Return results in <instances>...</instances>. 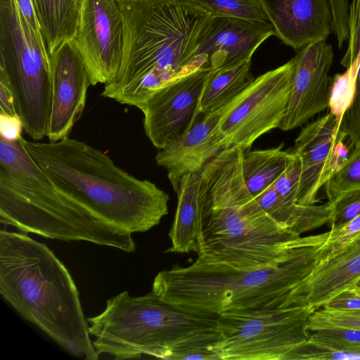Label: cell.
<instances>
[{
	"mask_svg": "<svg viewBox=\"0 0 360 360\" xmlns=\"http://www.w3.org/2000/svg\"><path fill=\"white\" fill-rule=\"evenodd\" d=\"M243 152L227 148L201 170L204 210L197 255L205 262L250 269L287 260L319 234L301 237L266 213L245 184Z\"/></svg>",
	"mask_w": 360,
	"mask_h": 360,
	"instance_id": "1",
	"label": "cell"
},
{
	"mask_svg": "<svg viewBox=\"0 0 360 360\" xmlns=\"http://www.w3.org/2000/svg\"><path fill=\"white\" fill-rule=\"evenodd\" d=\"M123 20L120 67L101 96L138 108L199 68L192 60L212 14L193 0H117Z\"/></svg>",
	"mask_w": 360,
	"mask_h": 360,
	"instance_id": "2",
	"label": "cell"
},
{
	"mask_svg": "<svg viewBox=\"0 0 360 360\" xmlns=\"http://www.w3.org/2000/svg\"><path fill=\"white\" fill-rule=\"evenodd\" d=\"M22 142L60 193L122 233L147 231L168 213L167 193L83 141L66 137L41 143L22 137Z\"/></svg>",
	"mask_w": 360,
	"mask_h": 360,
	"instance_id": "3",
	"label": "cell"
},
{
	"mask_svg": "<svg viewBox=\"0 0 360 360\" xmlns=\"http://www.w3.org/2000/svg\"><path fill=\"white\" fill-rule=\"evenodd\" d=\"M0 294L70 354L99 358L75 281L46 244L21 231L1 230Z\"/></svg>",
	"mask_w": 360,
	"mask_h": 360,
	"instance_id": "4",
	"label": "cell"
},
{
	"mask_svg": "<svg viewBox=\"0 0 360 360\" xmlns=\"http://www.w3.org/2000/svg\"><path fill=\"white\" fill-rule=\"evenodd\" d=\"M326 232L300 248L287 260L243 269L200 258L174 266L155 277L152 292L164 302L198 315L218 316L230 311L296 304L295 288L312 271Z\"/></svg>",
	"mask_w": 360,
	"mask_h": 360,
	"instance_id": "5",
	"label": "cell"
},
{
	"mask_svg": "<svg viewBox=\"0 0 360 360\" xmlns=\"http://www.w3.org/2000/svg\"><path fill=\"white\" fill-rule=\"evenodd\" d=\"M22 138L15 141L0 138L1 223L46 238L83 240L134 252L131 234L101 221L55 188Z\"/></svg>",
	"mask_w": 360,
	"mask_h": 360,
	"instance_id": "6",
	"label": "cell"
},
{
	"mask_svg": "<svg viewBox=\"0 0 360 360\" xmlns=\"http://www.w3.org/2000/svg\"><path fill=\"white\" fill-rule=\"evenodd\" d=\"M217 318L180 309L152 291L139 297L124 291L108 300L103 312L87 321L98 356L167 359L176 346L214 330Z\"/></svg>",
	"mask_w": 360,
	"mask_h": 360,
	"instance_id": "7",
	"label": "cell"
},
{
	"mask_svg": "<svg viewBox=\"0 0 360 360\" xmlns=\"http://www.w3.org/2000/svg\"><path fill=\"white\" fill-rule=\"evenodd\" d=\"M0 73L13 91L25 132L46 136L52 102L51 57L15 0H0Z\"/></svg>",
	"mask_w": 360,
	"mask_h": 360,
	"instance_id": "8",
	"label": "cell"
},
{
	"mask_svg": "<svg viewBox=\"0 0 360 360\" xmlns=\"http://www.w3.org/2000/svg\"><path fill=\"white\" fill-rule=\"evenodd\" d=\"M311 306L283 304L230 311L217 318L215 350L220 360H290L309 337Z\"/></svg>",
	"mask_w": 360,
	"mask_h": 360,
	"instance_id": "9",
	"label": "cell"
},
{
	"mask_svg": "<svg viewBox=\"0 0 360 360\" xmlns=\"http://www.w3.org/2000/svg\"><path fill=\"white\" fill-rule=\"evenodd\" d=\"M293 69L292 58L261 75L221 117L218 129L228 148L248 150L262 135L281 127L287 111Z\"/></svg>",
	"mask_w": 360,
	"mask_h": 360,
	"instance_id": "10",
	"label": "cell"
},
{
	"mask_svg": "<svg viewBox=\"0 0 360 360\" xmlns=\"http://www.w3.org/2000/svg\"><path fill=\"white\" fill-rule=\"evenodd\" d=\"M89 72L92 86L117 75L124 46V27L117 0H81L72 40Z\"/></svg>",
	"mask_w": 360,
	"mask_h": 360,
	"instance_id": "11",
	"label": "cell"
},
{
	"mask_svg": "<svg viewBox=\"0 0 360 360\" xmlns=\"http://www.w3.org/2000/svg\"><path fill=\"white\" fill-rule=\"evenodd\" d=\"M212 72L199 69L171 82L139 108L145 133L158 150L185 134L198 119L200 96Z\"/></svg>",
	"mask_w": 360,
	"mask_h": 360,
	"instance_id": "12",
	"label": "cell"
},
{
	"mask_svg": "<svg viewBox=\"0 0 360 360\" xmlns=\"http://www.w3.org/2000/svg\"><path fill=\"white\" fill-rule=\"evenodd\" d=\"M294 69L285 116L281 129L302 126L329 107L333 77L329 75L333 60L332 46L326 39L307 44L292 58Z\"/></svg>",
	"mask_w": 360,
	"mask_h": 360,
	"instance_id": "13",
	"label": "cell"
},
{
	"mask_svg": "<svg viewBox=\"0 0 360 360\" xmlns=\"http://www.w3.org/2000/svg\"><path fill=\"white\" fill-rule=\"evenodd\" d=\"M274 29L269 22L212 15L198 40L192 60L199 69L219 71L252 56Z\"/></svg>",
	"mask_w": 360,
	"mask_h": 360,
	"instance_id": "14",
	"label": "cell"
},
{
	"mask_svg": "<svg viewBox=\"0 0 360 360\" xmlns=\"http://www.w3.org/2000/svg\"><path fill=\"white\" fill-rule=\"evenodd\" d=\"M52 102L46 136L56 141L69 136L81 117L88 88L92 86L85 61L72 40L62 44L51 57Z\"/></svg>",
	"mask_w": 360,
	"mask_h": 360,
	"instance_id": "15",
	"label": "cell"
},
{
	"mask_svg": "<svg viewBox=\"0 0 360 360\" xmlns=\"http://www.w3.org/2000/svg\"><path fill=\"white\" fill-rule=\"evenodd\" d=\"M242 93L217 111L202 114L185 134L158 150L156 162L167 171L175 193L184 175L200 172L228 148L218 125L221 117L238 101Z\"/></svg>",
	"mask_w": 360,
	"mask_h": 360,
	"instance_id": "16",
	"label": "cell"
},
{
	"mask_svg": "<svg viewBox=\"0 0 360 360\" xmlns=\"http://www.w3.org/2000/svg\"><path fill=\"white\" fill-rule=\"evenodd\" d=\"M274 35L298 51L333 32L329 0H259Z\"/></svg>",
	"mask_w": 360,
	"mask_h": 360,
	"instance_id": "17",
	"label": "cell"
},
{
	"mask_svg": "<svg viewBox=\"0 0 360 360\" xmlns=\"http://www.w3.org/2000/svg\"><path fill=\"white\" fill-rule=\"evenodd\" d=\"M339 123L331 112L305 126L291 150L301 160L297 203L315 205L321 188L330 178L329 162Z\"/></svg>",
	"mask_w": 360,
	"mask_h": 360,
	"instance_id": "18",
	"label": "cell"
},
{
	"mask_svg": "<svg viewBox=\"0 0 360 360\" xmlns=\"http://www.w3.org/2000/svg\"><path fill=\"white\" fill-rule=\"evenodd\" d=\"M360 280V231L326 259L317 262L295 288L293 297L301 305L315 310Z\"/></svg>",
	"mask_w": 360,
	"mask_h": 360,
	"instance_id": "19",
	"label": "cell"
},
{
	"mask_svg": "<svg viewBox=\"0 0 360 360\" xmlns=\"http://www.w3.org/2000/svg\"><path fill=\"white\" fill-rule=\"evenodd\" d=\"M176 193L177 206L168 233L172 246L166 252L198 253L204 210V184L201 171L184 175Z\"/></svg>",
	"mask_w": 360,
	"mask_h": 360,
	"instance_id": "20",
	"label": "cell"
},
{
	"mask_svg": "<svg viewBox=\"0 0 360 360\" xmlns=\"http://www.w3.org/2000/svg\"><path fill=\"white\" fill-rule=\"evenodd\" d=\"M255 198L278 225L299 235L328 224L330 218L329 202L321 205L288 202L277 193L273 184Z\"/></svg>",
	"mask_w": 360,
	"mask_h": 360,
	"instance_id": "21",
	"label": "cell"
},
{
	"mask_svg": "<svg viewBox=\"0 0 360 360\" xmlns=\"http://www.w3.org/2000/svg\"><path fill=\"white\" fill-rule=\"evenodd\" d=\"M81 0H33L50 57L64 42L73 40Z\"/></svg>",
	"mask_w": 360,
	"mask_h": 360,
	"instance_id": "22",
	"label": "cell"
},
{
	"mask_svg": "<svg viewBox=\"0 0 360 360\" xmlns=\"http://www.w3.org/2000/svg\"><path fill=\"white\" fill-rule=\"evenodd\" d=\"M250 66L251 59L231 68L212 71L200 96L198 114L217 111L247 89L255 79Z\"/></svg>",
	"mask_w": 360,
	"mask_h": 360,
	"instance_id": "23",
	"label": "cell"
},
{
	"mask_svg": "<svg viewBox=\"0 0 360 360\" xmlns=\"http://www.w3.org/2000/svg\"><path fill=\"white\" fill-rule=\"evenodd\" d=\"M278 147L256 150H244L242 168L245 184L255 197L273 184L293 158L292 151Z\"/></svg>",
	"mask_w": 360,
	"mask_h": 360,
	"instance_id": "24",
	"label": "cell"
},
{
	"mask_svg": "<svg viewBox=\"0 0 360 360\" xmlns=\"http://www.w3.org/2000/svg\"><path fill=\"white\" fill-rule=\"evenodd\" d=\"M214 16L269 22L259 0H193Z\"/></svg>",
	"mask_w": 360,
	"mask_h": 360,
	"instance_id": "25",
	"label": "cell"
},
{
	"mask_svg": "<svg viewBox=\"0 0 360 360\" xmlns=\"http://www.w3.org/2000/svg\"><path fill=\"white\" fill-rule=\"evenodd\" d=\"M360 61V52L345 72L333 77L329 108L340 123L352 104L355 93L356 73Z\"/></svg>",
	"mask_w": 360,
	"mask_h": 360,
	"instance_id": "26",
	"label": "cell"
},
{
	"mask_svg": "<svg viewBox=\"0 0 360 360\" xmlns=\"http://www.w3.org/2000/svg\"><path fill=\"white\" fill-rule=\"evenodd\" d=\"M323 188L330 202L346 193L360 188V148L352 150L347 164L330 176Z\"/></svg>",
	"mask_w": 360,
	"mask_h": 360,
	"instance_id": "27",
	"label": "cell"
},
{
	"mask_svg": "<svg viewBox=\"0 0 360 360\" xmlns=\"http://www.w3.org/2000/svg\"><path fill=\"white\" fill-rule=\"evenodd\" d=\"M219 335L214 330L202 333L176 346L167 360H220L215 350Z\"/></svg>",
	"mask_w": 360,
	"mask_h": 360,
	"instance_id": "28",
	"label": "cell"
},
{
	"mask_svg": "<svg viewBox=\"0 0 360 360\" xmlns=\"http://www.w3.org/2000/svg\"><path fill=\"white\" fill-rule=\"evenodd\" d=\"M311 332L308 341L316 345L330 350L360 353V330L330 328Z\"/></svg>",
	"mask_w": 360,
	"mask_h": 360,
	"instance_id": "29",
	"label": "cell"
},
{
	"mask_svg": "<svg viewBox=\"0 0 360 360\" xmlns=\"http://www.w3.org/2000/svg\"><path fill=\"white\" fill-rule=\"evenodd\" d=\"M330 328H345L360 330V309H340L319 308L311 315L307 329L309 332Z\"/></svg>",
	"mask_w": 360,
	"mask_h": 360,
	"instance_id": "30",
	"label": "cell"
},
{
	"mask_svg": "<svg viewBox=\"0 0 360 360\" xmlns=\"http://www.w3.org/2000/svg\"><path fill=\"white\" fill-rule=\"evenodd\" d=\"M330 204L331 212L328 224L333 230L345 225L360 214V188L345 193Z\"/></svg>",
	"mask_w": 360,
	"mask_h": 360,
	"instance_id": "31",
	"label": "cell"
},
{
	"mask_svg": "<svg viewBox=\"0 0 360 360\" xmlns=\"http://www.w3.org/2000/svg\"><path fill=\"white\" fill-rule=\"evenodd\" d=\"M338 131L349 139L352 150L360 148V61L353 101L342 117Z\"/></svg>",
	"mask_w": 360,
	"mask_h": 360,
	"instance_id": "32",
	"label": "cell"
},
{
	"mask_svg": "<svg viewBox=\"0 0 360 360\" xmlns=\"http://www.w3.org/2000/svg\"><path fill=\"white\" fill-rule=\"evenodd\" d=\"M359 231L360 214L345 225L326 232V240L316 252V263L326 259L332 252L342 247Z\"/></svg>",
	"mask_w": 360,
	"mask_h": 360,
	"instance_id": "33",
	"label": "cell"
},
{
	"mask_svg": "<svg viewBox=\"0 0 360 360\" xmlns=\"http://www.w3.org/2000/svg\"><path fill=\"white\" fill-rule=\"evenodd\" d=\"M293 155L288 165L277 178L273 186L283 200L288 202L297 203L301 176V160L298 155L295 153Z\"/></svg>",
	"mask_w": 360,
	"mask_h": 360,
	"instance_id": "34",
	"label": "cell"
},
{
	"mask_svg": "<svg viewBox=\"0 0 360 360\" xmlns=\"http://www.w3.org/2000/svg\"><path fill=\"white\" fill-rule=\"evenodd\" d=\"M350 360L360 359V353L330 350L316 345L308 340L296 349L290 360Z\"/></svg>",
	"mask_w": 360,
	"mask_h": 360,
	"instance_id": "35",
	"label": "cell"
},
{
	"mask_svg": "<svg viewBox=\"0 0 360 360\" xmlns=\"http://www.w3.org/2000/svg\"><path fill=\"white\" fill-rule=\"evenodd\" d=\"M360 52V0H352L349 6V38L341 64L346 68Z\"/></svg>",
	"mask_w": 360,
	"mask_h": 360,
	"instance_id": "36",
	"label": "cell"
},
{
	"mask_svg": "<svg viewBox=\"0 0 360 360\" xmlns=\"http://www.w3.org/2000/svg\"><path fill=\"white\" fill-rule=\"evenodd\" d=\"M323 307L340 309H360V287L356 284L351 285L329 300Z\"/></svg>",
	"mask_w": 360,
	"mask_h": 360,
	"instance_id": "37",
	"label": "cell"
},
{
	"mask_svg": "<svg viewBox=\"0 0 360 360\" xmlns=\"http://www.w3.org/2000/svg\"><path fill=\"white\" fill-rule=\"evenodd\" d=\"M22 121L19 115L0 114V138L15 141L22 136Z\"/></svg>",
	"mask_w": 360,
	"mask_h": 360,
	"instance_id": "38",
	"label": "cell"
},
{
	"mask_svg": "<svg viewBox=\"0 0 360 360\" xmlns=\"http://www.w3.org/2000/svg\"><path fill=\"white\" fill-rule=\"evenodd\" d=\"M345 139V137L338 131L336 141L332 148L329 162L331 176L342 169L348 161L349 148L344 143Z\"/></svg>",
	"mask_w": 360,
	"mask_h": 360,
	"instance_id": "39",
	"label": "cell"
},
{
	"mask_svg": "<svg viewBox=\"0 0 360 360\" xmlns=\"http://www.w3.org/2000/svg\"><path fill=\"white\" fill-rule=\"evenodd\" d=\"M0 114L18 115L13 91L6 77L0 73Z\"/></svg>",
	"mask_w": 360,
	"mask_h": 360,
	"instance_id": "40",
	"label": "cell"
},
{
	"mask_svg": "<svg viewBox=\"0 0 360 360\" xmlns=\"http://www.w3.org/2000/svg\"><path fill=\"white\" fill-rule=\"evenodd\" d=\"M19 9L31 27L40 37L44 38L33 0H15Z\"/></svg>",
	"mask_w": 360,
	"mask_h": 360,
	"instance_id": "41",
	"label": "cell"
},
{
	"mask_svg": "<svg viewBox=\"0 0 360 360\" xmlns=\"http://www.w3.org/2000/svg\"><path fill=\"white\" fill-rule=\"evenodd\" d=\"M356 285L360 287V283H358Z\"/></svg>",
	"mask_w": 360,
	"mask_h": 360,
	"instance_id": "42",
	"label": "cell"
},
{
	"mask_svg": "<svg viewBox=\"0 0 360 360\" xmlns=\"http://www.w3.org/2000/svg\"><path fill=\"white\" fill-rule=\"evenodd\" d=\"M360 283V280H359L356 283Z\"/></svg>",
	"mask_w": 360,
	"mask_h": 360,
	"instance_id": "43",
	"label": "cell"
}]
</instances>
